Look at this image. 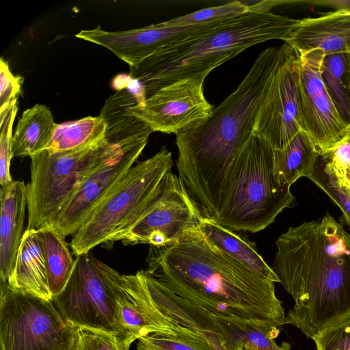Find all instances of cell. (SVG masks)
<instances>
[{
  "label": "cell",
  "mask_w": 350,
  "mask_h": 350,
  "mask_svg": "<svg viewBox=\"0 0 350 350\" xmlns=\"http://www.w3.org/2000/svg\"><path fill=\"white\" fill-rule=\"evenodd\" d=\"M325 54L314 50L299 54V119L321 154L334 147L349 129L338 115L321 76Z\"/></svg>",
  "instance_id": "4fadbf2b"
},
{
  "label": "cell",
  "mask_w": 350,
  "mask_h": 350,
  "mask_svg": "<svg viewBox=\"0 0 350 350\" xmlns=\"http://www.w3.org/2000/svg\"><path fill=\"white\" fill-rule=\"evenodd\" d=\"M274 173L273 149L252 133L230 169L219 208L212 219L232 231L258 232L272 224L295 198Z\"/></svg>",
  "instance_id": "5b68a950"
},
{
  "label": "cell",
  "mask_w": 350,
  "mask_h": 350,
  "mask_svg": "<svg viewBox=\"0 0 350 350\" xmlns=\"http://www.w3.org/2000/svg\"><path fill=\"white\" fill-rule=\"evenodd\" d=\"M16 291L53 300L46 262L36 230H25L14 270L7 281Z\"/></svg>",
  "instance_id": "d6986e66"
},
{
  "label": "cell",
  "mask_w": 350,
  "mask_h": 350,
  "mask_svg": "<svg viewBox=\"0 0 350 350\" xmlns=\"http://www.w3.org/2000/svg\"><path fill=\"white\" fill-rule=\"evenodd\" d=\"M135 340L129 334L79 327L75 331L73 350H129Z\"/></svg>",
  "instance_id": "f1b7e54d"
},
{
  "label": "cell",
  "mask_w": 350,
  "mask_h": 350,
  "mask_svg": "<svg viewBox=\"0 0 350 350\" xmlns=\"http://www.w3.org/2000/svg\"><path fill=\"white\" fill-rule=\"evenodd\" d=\"M0 350H73L77 327L46 300L0 280Z\"/></svg>",
  "instance_id": "ba28073f"
},
{
  "label": "cell",
  "mask_w": 350,
  "mask_h": 350,
  "mask_svg": "<svg viewBox=\"0 0 350 350\" xmlns=\"http://www.w3.org/2000/svg\"><path fill=\"white\" fill-rule=\"evenodd\" d=\"M18 111L17 99L7 111L0 114V185L5 186L13 180L10 163L13 154L12 126Z\"/></svg>",
  "instance_id": "4dcf8cb0"
},
{
  "label": "cell",
  "mask_w": 350,
  "mask_h": 350,
  "mask_svg": "<svg viewBox=\"0 0 350 350\" xmlns=\"http://www.w3.org/2000/svg\"><path fill=\"white\" fill-rule=\"evenodd\" d=\"M287 44L262 50L243 80L211 115L176 135L178 176L204 218L213 219L230 169L253 133L260 105Z\"/></svg>",
  "instance_id": "7a4b0ae2"
},
{
  "label": "cell",
  "mask_w": 350,
  "mask_h": 350,
  "mask_svg": "<svg viewBox=\"0 0 350 350\" xmlns=\"http://www.w3.org/2000/svg\"><path fill=\"white\" fill-rule=\"evenodd\" d=\"M321 155L340 182L350 191V129L334 147Z\"/></svg>",
  "instance_id": "1f68e13d"
},
{
  "label": "cell",
  "mask_w": 350,
  "mask_h": 350,
  "mask_svg": "<svg viewBox=\"0 0 350 350\" xmlns=\"http://www.w3.org/2000/svg\"><path fill=\"white\" fill-rule=\"evenodd\" d=\"M107 124L100 116H87L57 124L46 150L62 152L85 149L105 138Z\"/></svg>",
  "instance_id": "d4e9b609"
},
{
  "label": "cell",
  "mask_w": 350,
  "mask_h": 350,
  "mask_svg": "<svg viewBox=\"0 0 350 350\" xmlns=\"http://www.w3.org/2000/svg\"><path fill=\"white\" fill-rule=\"evenodd\" d=\"M148 138L144 135L115 142L110 152L74 191L52 226L66 237L75 234L134 165Z\"/></svg>",
  "instance_id": "8fae6325"
},
{
  "label": "cell",
  "mask_w": 350,
  "mask_h": 350,
  "mask_svg": "<svg viewBox=\"0 0 350 350\" xmlns=\"http://www.w3.org/2000/svg\"><path fill=\"white\" fill-rule=\"evenodd\" d=\"M146 272L174 294L234 323L285 325L274 282L212 245L198 226L174 244L150 246Z\"/></svg>",
  "instance_id": "6da1fadb"
},
{
  "label": "cell",
  "mask_w": 350,
  "mask_h": 350,
  "mask_svg": "<svg viewBox=\"0 0 350 350\" xmlns=\"http://www.w3.org/2000/svg\"><path fill=\"white\" fill-rule=\"evenodd\" d=\"M206 74L170 84L128 111L146 122L153 131L175 135L207 118L213 110L204 93Z\"/></svg>",
  "instance_id": "5bb4252c"
},
{
  "label": "cell",
  "mask_w": 350,
  "mask_h": 350,
  "mask_svg": "<svg viewBox=\"0 0 350 350\" xmlns=\"http://www.w3.org/2000/svg\"><path fill=\"white\" fill-rule=\"evenodd\" d=\"M299 54L287 44L258 111L253 133L273 150L284 149L301 131Z\"/></svg>",
  "instance_id": "7c38bea8"
},
{
  "label": "cell",
  "mask_w": 350,
  "mask_h": 350,
  "mask_svg": "<svg viewBox=\"0 0 350 350\" xmlns=\"http://www.w3.org/2000/svg\"><path fill=\"white\" fill-rule=\"evenodd\" d=\"M23 78L14 75L8 62L0 60V114L8 111L13 101L21 94Z\"/></svg>",
  "instance_id": "836d02e7"
},
{
  "label": "cell",
  "mask_w": 350,
  "mask_h": 350,
  "mask_svg": "<svg viewBox=\"0 0 350 350\" xmlns=\"http://www.w3.org/2000/svg\"><path fill=\"white\" fill-rule=\"evenodd\" d=\"M119 321L124 334L137 339L151 334L176 336L184 326L163 313L148 288L144 271L121 274L113 270Z\"/></svg>",
  "instance_id": "2e32d148"
},
{
  "label": "cell",
  "mask_w": 350,
  "mask_h": 350,
  "mask_svg": "<svg viewBox=\"0 0 350 350\" xmlns=\"http://www.w3.org/2000/svg\"><path fill=\"white\" fill-rule=\"evenodd\" d=\"M204 335L206 336L211 343L213 350H231L220 337L213 334H206Z\"/></svg>",
  "instance_id": "e575fe53"
},
{
  "label": "cell",
  "mask_w": 350,
  "mask_h": 350,
  "mask_svg": "<svg viewBox=\"0 0 350 350\" xmlns=\"http://www.w3.org/2000/svg\"><path fill=\"white\" fill-rule=\"evenodd\" d=\"M316 350H350V316L314 336Z\"/></svg>",
  "instance_id": "d6a6232c"
},
{
  "label": "cell",
  "mask_w": 350,
  "mask_h": 350,
  "mask_svg": "<svg viewBox=\"0 0 350 350\" xmlns=\"http://www.w3.org/2000/svg\"><path fill=\"white\" fill-rule=\"evenodd\" d=\"M217 329L222 340L231 350L247 348L253 350H291L289 343L278 345L275 339L280 334L273 324L234 323L220 319Z\"/></svg>",
  "instance_id": "cb8c5ba5"
},
{
  "label": "cell",
  "mask_w": 350,
  "mask_h": 350,
  "mask_svg": "<svg viewBox=\"0 0 350 350\" xmlns=\"http://www.w3.org/2000/svg\"><path fill=\"white\" fill-rule=\"evenodd\" d=\"M198 229L212 245L230 258L256 274L274 283H280L278 277L256 251L253 243L218 224L212 219L202 217Z\"/></svg>",
  "instance_id": "ffe728a7"
},
{
  "label": "cell",
  "mask_w": 350,
  "mask_h": 350,
  "mask_svg": "<svg viewBox=\"0 0 350 350\" xmlns=\"http://www.w3.org/2000/svg\"><path fill=\"white\" fill-rule=\"evenodd\" d=\"M254 8V4L250 5L242 1H234L221 5L203 8L159 23L164 27L202 24L230 18Z\"/></svg>",
  "instance_id": "f546056e"
},
{
  "label": "cell",
  "mask_w": 350,
  "mask_h": 350,
  "mask_svg": "<svg viewBox=\"0 0 350 350\" xmlns=\"http://www.w3.org/2000/svg\"><path fill=\"white\" fill-rule=\"evenodd\" d=\"M137 350H213L202 333L185 327L178 336L151 334L137 339Z\"/></svg>",
  "instance_id": "83f0119b"
},
{
  "label": "cell",
  "mask_w": 350,
  "mask_h": 350,
  "mask_svg": "<svg viewBox=\"0 0 350 350\" xmlns=\"http://www.w3.org/2000/svg\"><path fill=\"white\" fill-rule=\"evenodd\" d=\"M262 1L254 8L228 18L209 31L167 46L130 68L148 98L157 91L213 69L254 45L285 39L299 20L277 14Z\"/></svg>",
  "instance_id": "277c9868"
},
{
  "label": "cell",
  "mask_w": 350,
  "mask_h": 350,
  "mask_svg": "<svg viewBox=\"0 0 350 350\" xmlns=\"http://www.w3.org/2000/svg\"><path fill=\"white\" fill-rule=\"evenodd\" d=\"M172 165V152L163 146L131 167L73 234L70 243L72 253L77 256L99 245L109 246L130 230L156 196Z\"/></svg>",
  "instance_id": "8992f818"
},
{
  "label": "cell",
  "mask_w": 350,
  "mask_h": 350,
  "mask_svg": "<svg viewBox=\"0 0 350 350\" xmlns=\"http://www.w3.org/2000/svg\"><path fill=\"white\" fill-rule=\"evenodd\" d=\"M234 350H253V349H247V348H237V349H235Z\"/></svg>",
  "instance_id": "8d00e7d4"
},
{
  "label": "cell",
  "mask_w": 350,
  "mask_h": 350,
  "mask_svg": "<svg viewBox=\"0 0 350 350\" xmlns=\"http://www.w3.org/2000/svg\"><path fill=\"white\" fill-rule=\"evenodd\" d=\"M202 217L180 177L170 171L142 215L116 242L169 246L197 227Z\"/></svg>",
  "instance_id": "30bf717a"
},
{
  "label": "cell",
  "mask_w": 350,
  "mask_h": 350,
  "mask_svg": "<svg viewBox=\"0 0 350 350\" xmlns=\"http://www.w3.org/2000/svg\"><path fill=\"white\" fill-rule=\"evenodd\" d=\"M114 142L106 138L85 149L53 152L44 150L30 157L27 184V230L52 226L78 186L107 156Z\"/></svg>",
  "instance_id": "52a82bcc"
},
{
  "label": "cell",
  "mask_w": 350,
  "mask_h": 350,
  "mask_svg": "<svg viewBox=\"0 0 350 350\" xmlns=\"http://www.w3.org/2000/svg\"><path fill=\"white\" fill-rule=\"evenodd\" d=\"M321 76L338 115L350 129V53L325 55Z\"/></svg>",
  "instance_id": "484cf974"
},
{
  "label": "cell",
  "mask_w": 350,
  "mask_h": 350,
  "mask_svg": "<svg viewBox=\"0 0 350 350\" xmlns=\"http://www.w3.org/2000/svg\"><path fill=\"white\" fill-rule=\"evenodd\" d=\"M305 177L310 179L335 202L350 228V191L340 182L321 154Z\"/></svg>",
  "instance_id": "4316f807"
},
{
  "label": "cell",
  "mask_w": 350,
  "mask_h": 350,
  "mask_svg": "<svg viewBox=\"0 0 350 350\" xmlns=\"http://www.w3.org/2000/svg\"><path fill=\"white\" fill-rule=\"evenodd\" d=\"M72 275L53 301L75 327L122 333L117 303L114 269L90 252L77 256Z\"/></svg>",
  "instance_id": "9c48e42d"
},
{
  "label": "cell",
  "mask_w": 350,
  "mask_h": 350,
  "mask_svg": "<svg viewBox=\"0 0 350 350\" xmlns=\"http://www.w3.org/2000/svg\"><path fill=\"white\" fill-rule=\"evenodd\" d=\"M57 125L50 109L45 105L36 104L25 110L13 134L14 157H30L46 150Z\"/></svg>",
  "instance_id": "44dd1931"
},
{
  "label": "cell",
  "mask_w": 350,
  "mask_h": 350,
  "mask_svg": "<svg viewBox=\"0 0 350 350\" xmlns=\"http://www.w3.org/2000/svg\"><path fill=\"white\" fill-rule=\"evenodd\" d=\"M314 3L332 6L336 8L337 10H347L350 11V1H314Z\"/></svg>",
  "instance_id": "d590c367"
},
{
  "label": "cell",
  "mask_w": 350,
  "mask_h": 350,
  "mask_svg": "<svg viewBox=\"0 0 350 350\" xmlns=\"http://www.w3.org/2000/svg\"><path fill=\"white\" fill-rule=\"evenodd\" d=\"M44 257L49 289L53 298L64 289L73 271L75 259L66 237L52 226L36 230Z\"/></svg>",
  "instance_id": "7402d4cb"
},
{
  "label": "cell",
  "mask_w": 350,
  "mask_h": 350,
  "mask_svg": "<svg viewBox=\"0 0 350 350\" xmlns=\"http://www.w3.org/2000/svg\"><path fill=\"white\" fill-rule=\"evenodd\" d=\"M0 280L7 282L16 262L25 231L27 185L12 180L0 189Z\"/></svg>",
  "instance_id": "ac0fdd59"
},
{
  "label": "cell",
  "mask_w": 350,
  "mask_h": 350,
  "mask_svg": "<svg viewBox=\"0 0 350 350\" xmlns=\"http://www.w3.org/2000/svg\"><path fill=\"white\" fill-rule=\"evenodd\" d=\"M284 42L298 54L314 50L325 55L350 53V11L336 10L299 20Z\"/></svg>",
  "instance_id": "e0dca14e"
},
{
  "label": "cell",
  "mask_w": 350,
  "mask_h": 350,
  "mask_svg": "<svg viewBox=\"0 0 350 350\" xmlns=\"http://www.w3.org/2000/svg\"><path fill=\"white\" fill-rule=\"evenodd\" d=\"M273 270L294 300L285 324L312 339L350 316V234L329 213L275 242Z\"/></svg>",
  "instance_id": "3957f363"
},
{
  "label": "cell",
  "mask_w": 350,
  "mask_h": 350,
  "mask_svg": "<svg viewBox=\"0 0 350 350\" xmlns=\"http://www.w3.org/2000/svg\"><path fill=\"white\" fill-rule=\"evenodd\" d=\"M320 153L309 136L298 133L282 150H273L275 176L283 186L290 187L305 177Z\"/></svg>",
  "instance_id": "603a6c76"
},
{
  "label": "cell",
  "mask_w": 350,
  "mask_h": 350,
  "mask_svg": "<svg viewBox=\"0 0 350 350\" xmlns=\"http://www.w3.org/2000/svg\"><path fill=\"white\" fill-rule=\"evenodd\" d=\"M225 20L175 27L157 23L119 31H105L98 26L81 30L75 37L109 49L132 68L167 46L209 31Z\"/></svg>",
  "instance_id": "9a60e30c"
}]
</instances>
